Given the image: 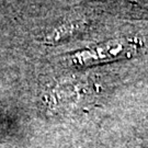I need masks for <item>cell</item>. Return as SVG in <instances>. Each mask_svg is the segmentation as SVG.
Segmentation results:
<instances>
[{
  "mask_svg": "<svg viewBox=\"0 0 148 148\" xmlns=\"http://www.w3.org/2000/svg\"><path fill=\"white\" fill-rule=\"evenodd\" d=\"M133 49L134 46L130 43L111 41L106 44H100L95 47L73 54L68 58V62L74 66H89L126 56Z\"/></svg>",
  "mask_w": 148,
  "mask_h": 148,
  "instance_id": "6da1fadb",
  "label": "cell"
}]
</instances>
